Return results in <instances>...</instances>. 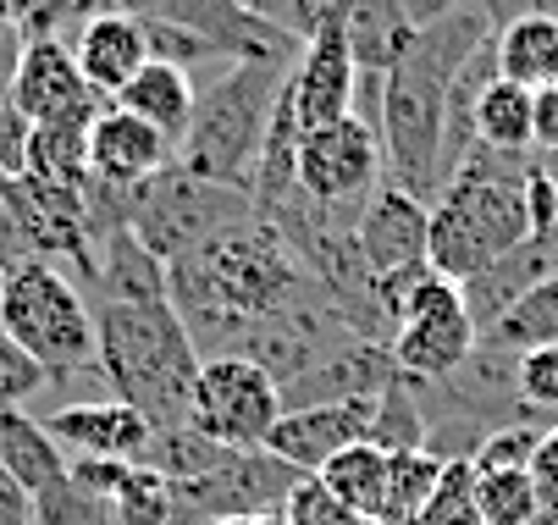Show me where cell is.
<instances>
[{
    "label": "cell",
    "instance_id": "obj_1",
    "mask_svg": "<svg viewBox=\"0 0 558 525\" xmlns=\"http://www.w3.org/2000/svg\"><path fill=\"white\" fill-rule=\"evenodd\" d=\"M310 288L315 282H310L299 249L260 210L167 266V305L178 310L199 359L238 354L255 321L282 316Z\"/></svg>",
    "mask_w": 558,
    "mask_h": 525
},
{
    "label": "cell",
    "instance_id": "obj_2",
    "mask_svg": "<svg viewBox=\"0 0 558 525\" xmlns=\"http://www.w3.org/2000/svg\"><path fill=\"white\" fill-rule=\"evenodd\" d=\"M498 34L487 0H453L442 17H432L415 45L387 66L381 106H376V138L387 183L415 199H437L448 188L442 178V127H448V89L464 72V61Z\"/></svg>",
    "mask_w": 558,
    "mask_h": 525
},
{
    "label": "cell",
    "instance_id": "obj_3",
    "mask_svg": "<svg viewBox=\"0 0 558 525\" xmlns=\"http://www.w3.org/2000/svg\"><path fill=\"white\" fill-rule=\"evenodd\" d=\"M525 167L531 156H498L482 144L453 167L448 188L432 199V228H426V266L437 277L470 282L493 260L531 244Z\"/></svg>",
    "mask_w": 558,
    "mask_h": 525
},
{
    "label": "cell",
    "instance_id": "obj_4",
    "mask_svg": "<svg viewBox=\"0 0 558 525\" xmlns=\"http://www.w3.org/2000/svg\"><path fill=\"white\" fill-rule=\"evenodd\" d=\"M95 365L111 399L138 410L149 431L189 426L205 359L172 305H95Z\"/></svg>",
    "mask_w": 558,
    "mask_h": 525
},
{
    "label": "cell",
    "instance_id": "obj_5",
    "mask_svg": "<svg viewBox=\"0 0 558 525\" xmlns=\"http://www.w3.org/2000/svg\"><path fill=\"white\" fill-rule=\"evenodd\" d=\"M288 72L293 61H232L221 78H210V89L194 106V127L178 149V167L199 183L250 194Z\"/></svg>",
    "mask_w": 558,
    "mask_h": 525
},
{
    "label": "cell",
    "instance_id": "obj_6",
    "mask_svg": "<svg viewBox=\"0 0 558 525\" xmlns=\"http://www.w3.org/2000/svg\"><path fill=\"white\" fill-rule=\"evenodd\" d=\"M0 327H7L50 382H100L95 365V305L84 298V288L72 282V271L50 266V260H28L12 271L7 288V310H0Z\"/></svg>",
    "mask_w": 558,
    "mask_h": 525
},
{
    "label": "cell",
    "instance_id": "obj_7",
    "mask_svg": "<svg viewBox=\"0 0 558 525\" xmlns=\"http://www.w3.org/2000/svg\"><path fill=\"white\" fill-rule=\"evenodd\" d=\"M387 183L381 138L371 122L343 117L332 127H315L299 138V188L327 233H354L360 210Z\"/></svg>",
    "mask_w": 558,
    "mask_h": 525
},
{
    "label": "cell",
    "instance_id": "obj_8",
    "mask_svg": "<svg viewBox=\"0 0 558 525\" xmlns=\"http://www.w3.org/2000/svg\"><path fill=\"white\" fill-rule=\"evenodd\" d=\"M255 216V199L238 194V188H221V183H199L189 178L178 161L149 178L138 188V205H133V233L161 255L167 266L183 260L189 249H199L205 239L238 228V221Z\"/></svg>",
    "mask_w": 558,
    "mask_h": 525
},
{
    "label": "cell",
    "instance_id": "obj_9",
    "mask_svg": "<svg viewBox=\"0 0 558 525\" xmlns=\"http://www.w3.org/2000/svg\"><path fill=\"white\" fill-rule=\"evenodd\" d=\"M282 420V388L244 354H221L199 365L189 399V426L216 448H266L271 426Z\"/></svg>",
    "mask_w": 558,
    "mask_h": 525
},
{
    "label": "cell",
    "instance_id": "obj_10",
    "mask_svg": "<svg viewBox=\"0 0 558 525\" xmlns=\"http://www.w3.org/2000/svg\"><path fill=\"white\" fill-rule=\"evenodd\" d=\"M122 12H133L138 23L194 34L232 61H299L304 50V39H293L255 7H238V0H122Z\"/></svg>",
    "mask_w": 558,
    "mask_h": 525
},
{
    "label": "cell",
    "instance_id": "obj_11",
    "mask_svg": "<svg viewBox=\"0 0 558 525\" xmlns=\"http://www.w3.org/2000/svg\"><path fill=\"white\" fill-rule=\"evenodd\" d=\"M343 343H354V332H349V321H343V310L332 305V298L322 293V288H310L299 305H288L282 316H271V321H255L250 327V338H244V359H255L266 377L288 393L293 382H304L315 365H327Z\"/></svg>",
    "mask_w": 558,
    "mask_h": 525
},
{
    "label": "cell",
    "instance_id": "obj_12",
    "mask_svg": "<svg viewBox=\"0 0 558 525\" xmlns=\"http://www.w3.org/2000/svg\"><path fill=\"white\" fill-rule=\"evenodd\" d=\"M354 89H360V61L349 45V0H343L304 39L282 100H288L299 133H315V127H332V122L354 117Z\"/></svg>",
    "mask_w": 558,
    "mask_h": 525
},
{
    "label": "cell",
    "instance_id": "obj_13",
    "mask_svg": "<svg viewBox=\"0 0 558 525\" xmlns=\"http://www.w3.org/2000/svg\"><path fill=\"white\" fill-rule=\"evenodd\" d=\"M299 487V471L282 465L266 448H227L221 465L183 492V503L210 525V520H266V514H282V498Z\"/></svg>",
    "mask_w": 558,
    "mask_h": 525
},
{
    "label": "cell",
    "instance_id": "obj_14",
    "mask_svg": "<svg viewBox=\"0 0 558 525\" xmlns=\"http://www.w3.org/2000/svg\"><path fill=\"white\" fill-rule=\"evenodd\" d=\"M12 106L28 122H95L111 100H100L84 84V72H77V61L61 39H23Z\"/></svg>",
    "mask_w": 558,
    "mask_h": 525
},
{
    "label": "cell",
    "instance_id": "obj_15",
    "mask_svg": "<svg viewBox=\"0 0 558 525\" xmlns=\"http://www.w3.org/2000/svg\"><path fill=\"white\" fill-rule=\"evenodd\" d=\"M376 426V399H349V404H310V410H282V420L266 437V454L293 465L299 476H322L343 448L371 442Z\"/></svg>",
    "mask_w": 558,
    "mask_h": 525
},
{
    "label": "cell",
    "instance_id": "obj_16",
    "mask_svg": "<svg viewBox=\"0 0 558 525\" xmlns=\"http://www.w3.org/2000/svg\"><path fill=\"white\" fill-rule=\"evenodd\" d=\"M45 431L50 442L61 448L66 460H122V465H138L144 448H149V420L117 399H72V404H56L45 415Z\"/></svg>",
    "mask_w": 558,
    "mask_h": 525
},
{
    "label": "cell",
    "instance_id": "obj_17",
    "mask_svg": "<svg viewBox=\"0 0 558 525\" xmlns=\"http://www.w3.org/2000/svg\"><path fill=\"white\" fill-rule=\"evenodd\" d=\"M426 228H432V205L381 183L354 221V249L371 277H392V271L426 260Z\"/></svg>",
    "mask_w": 558,
    "mask_h": 525
},
{
    "label": "cell",
    "instance_id": "obj_18",
    "mask_svg": "<svg viewBox=\"0 0 558 525\" xmlns=\"http://www.w3.org/2000/svg\"><path fill=\"white\" fill-rule=\"evenodd\" d=\"M178 161V149L155 133L149 122H138L133 111H122L117 100L89 122V178L111 183V188H144L149 178H161Z\"/></svg>",
    "mask_w": 558,
    "mask_h": 525
},
{
    "label": "cell",
    "instance_id": "obj_19",
    "mask_svg": "<svg viewBox=\"0 0 558 525\" xmlns=\"http://www.w3.org/2000/svg\"><path fill=\"white\" fill-rule=\"evenodd\" d=\"M72 61L84 72V84L100 95V100H117L149 61V39H144V23L133 12H100L89 17L84 28L72 34Z\"/></svg>",
    "mask_w": 558,
    "mask_h": 525
},
{
    "label": "cell",
    "instance_id": "obj_20",
    "mask_svg": "<svg viewBox=\"0 0 558 525\" xmlns=\"http://www.w3.org/2000/svg\"><path fill=\"white\" fill-rule=\"evenodd\" d=\"M404 370L392 365V349L381 343H343L327 365H315L304 382L282 393V410H310V404H349V399H381Z\"/></svg>",
    "mask_w": 558,
    "mask_h": 525
},
{
    "label": "cell",
    "instance_id": "obj_21",
    "mask_svg": "<svg viewBox=\"0 0 558 525\" xmlns=\"http://www.w3.org/2000/svg\"><path fill=\"white\" fill-rule=\"evenodd\" d=\"M553 271H558V239H531V244H520L514 255L493 260L482 277L459 282V293H464V316H470L475 338H482V332L514 305V298H525L536 282H547Z\"/></svg>",
    "mask_w": 558,
    "mask_h": 525
},
{
    "label": "cell",
    "instance_id": "obj_22",
    "mask_svg": "<svg viewBox=\"0 0 558 525\" xmlns=\"http://www.w3.org/2000/svg\"><path fill=\"white\" fill-rule=\"evenodd\" d=\"M95 305H167V260L155 255L133 228L111 233L95 249Z\"/></svg>",
    "mask_w": 558,
    "mask_h": 525
},
{
    "label": "cell",
    "instance_id": "obj_23",
    "mask_svg": "<svg viewBox=\"0 0 558 525\" xmlns=\"http://www.w3.org/2000/svg\"><path fill=\"white\" fill-rule=\"evenodd\" d=\"M117 106L133 111L138 122H149L172 149H183V138H189V127H194L199 89H194V78H189L178 61H155V56H149L144 72L117 95Z\"/></svg>",
    "mask_w": 558,
    "mask_h": 525
},
{
    "label": "cell",
    "instance_id": "obj_24",
    "mask_svg": "<svg viewBox=\"0 0 558 525\" xmlns=\"http://www.w3.org/2000/svg\"><path fill=\"white\" fill-rule=\"evenodd\" d=\"M493 61H498V78H509L531 95L558 84V17L553 12H514L493 34Z\"/></svg>",
    "mask_w": 558,
    "mask_h": 525
},
{
    "label": "cell",
    "instance_id": "obj_25",
    "mask_svg": "<svg viewBox=\"0 0 558 525\" xmlns=\"http://www.w3.org/2000/svg\"><path fill=\"white\" fill-rule=\"evenodd\" d=\"M0 471L28 498H39L56 481H66V454L50 442L45 420H34L28 410H0Z\"/></svg>",
    "mask_w": 558,
    "mask_h": 525
},
{
    "label": "cell",
    "instance_id": "obj_26",
    "mask_svg": "<svg viewBox=\"0 0 558 525\" xmlns=\"http://www.w3.org/2000/svg\"><path fill=\"white\" fill-rule=\"evenodd\" d=\"M23 178L39 188L84 194L89 188V122H34Z\"/></svg>",
    "mask_w": 558,
    "mask_h": 525
},
{
    "label": "cell",
    "instance_id": "obj_27",
    "mask_svg": "<svg viewBox=\"0 0 558 525\" xmlns=\"http://www.w3.org/2000/svg\"><path fill=\"white\" fill-rule=\"evenodd\" d=\"M475 144L482 149H498V156H536V95L509 84V78H493L482 95H475Z\"/></svg>",
    "mask_w": 558,
    "mask_h": 525
},
{
    "label": "cell",
    "instance_id": "obj_28",
    "mask_svg": "<svg viewBox=\"0 0 558 525\" xmlns=\"http://www.w3.org/2000/svg\"><path fill=\"white\" fill-rule=\"evenodd\" d=\"M487 354H504V359H520V354H531V349H547V343H558V282L547 277V282H536L525 298H514V305L475 338Z\"/></svg>",
    "mask_w": 558,
    "mask_h": 525
},
{
    "label": "cell",
    "instance_id": "obj_29",
    "mask_svg": "<svg viewBox=\"0 0 558 525\" xmlns=\"http://www.w3.org/2000/svg\"><path fill=\"white\" fill-rule=\"evenodd\" d=\"M338 503H349L360 520H371V525H381L387 520V454L376 442H354V448H343V454L315 476Z\"/></svg>",
    "mask_w": 558,
    "mask_h": 525
},
{
    "label": "cell",
    "instance_id": "obj_30",
    "mask_svg": "<svg viewBox=\"0 0 558 525\" xmlns=\"http://www.w3.org/2000/svg\"><path fill=\"white\" fill-rule=\"evenodd\" d=\"M442 465H448V460H437L432 448L387 454V520H381V525H410V520L432 503V492H437V481H442Z\"/></svg>",
    "mask_w": 558,
    "mask_h": 525
},
{
    "label": "cell",
    "instance_id": "obj_31",
    "mask_svg": "<svg viewBox=\"0 0 558 525\" xmlns=\"http://www.w3.org/2000/svg\"><path fill=\"white\" fill-rule=\"evenodd\" d=\"M410 525H482V514H475V465L470 460H448L432 503Z\"/></svg>",
    "mask_w": 558,
    "mask_h": 525
},
{
    "label": "cell",
    "instance_id": "obj_32",
    "mask_svg": "<svg viewBox=\"0 0 558 525\" xmlns=\"http://www.w3.org/2000/svg\"><path fill=\"white\" fill-rule=\"evenodd\" d=\"M45 388H50V377L39 370V359L0 327V410H28Z\"/></svg>",
    "mask_w": 558,
    "mask_h": 525
},
{
    "label": "cell",
    "instance_id": "obj_33",
    "mask_svg": "<svg viewBox=\"0 0 558 525\" xmlns=\"http://www.w3.org/2000/svg\"><path fill=\"white\" fill-rule=\"evenodd\" d=\"M514 399L525 415H558V343L520 354L514 365Z\"/></svg>",
    "mask_w": 558,
    "mask_h": 525
},
{
    "label": "cell",
    "instance_id": "obj_34",
    "mask_svg": "<svg viewBox=\"0 0 558 525\" xmlns=\"http://www.w3.org/2000/svg\"><path fill=\"white\" fill-rule=\"evenodd\" d=\"M542 437H547L542 426H531V420H509V426H498L482 448H475L470 465H475V476H493V471H525Z\"/></svg>",
    "mask_w": 558,
    "mask_h": 525
},
{
    "label": "cell",
    "instance_id": "obj_35",
    "mask_svg": "<svg viewBox=\"0 0 558 525\" xmlns=\"http://www.w3.org/2000/svg\"><path fill=\"white\" fill-rule=\"evenodd\" d=\"M282 525H371V520H360L349 503H338L315 476H299V487L282 498V514H277Z\"/></svg>",
    "mask_w": 558,
    "mask_h": 525
},
{
    "label": "cell",
    "instance_id": "obj_36",
    "mask_svg": "<svg viewBox=\"0 0 558 525\" xmlns=\"http://www.w3.org/2000/svg\"><path fill=\"white\" fill-rule=\"evenodd\" d=\"M525 216H531V239H558V172L547 156H531L525 167Z\"/></svg>",
    "mask_w": 558,
    "mask_h": 525
},
{
    "label": "cell",
    "instance_id": "obj_37",
    "mask_svg": "<svg viewBox=\"0 0 558 525\" xmlns=\"http://www.w3.org/2000/svg\"><path fill=\"white\" fill-rule=\"evenodd\" d=\"M536 156L558 161V84L536 89Z\"/></svg>",
    "mask_w": 558,
    "mask_h": 525
},
{
    "label": "cell",
    "instance_id": "obj_38",
    "mask_svg": "<svg viewBox=\"0 0 558 525\" xmlns=\"http://www.w3.org/2000/svg\"><path fill=\"white\" fill-rule=\"evenodd\" d=\"M0 28H23V0H0Z\"/></svg>",
    "mask_w": 558,
    "mask_h": 525
},
{
    "label": "cell",
    "instance_id": "obj_39",
    "mask_svg": "<svg viewBox=\"0 0 558 525\" xmlns=\"http://www.w3.org/2000/svg\"><path fill=\"white\" fill-rule=\"evenodd\" d=\"M7 288H12V271L0 266V310H7Z\"/></svg>",
    "mask_w": 558,
    "mask_h": 525
},
{
    "label": "cell",
    "instance_id": "obj_40",
    "mask_svg": "<svg viewBox=\"0 0 558 525\" xmlns=\"http://www.w3.org/2000/svg\"><path fill=\"white\" fill-rule=\"evenodd\" d=\"M238 7H255V12H260V0H238ZM260 17H266V12H260Z\"/></svg>",
    "mask_w": 558,
    "mask_h": 525
},
{
    "label": "cell",
    "instance_id": "obj_41",
    "mask_svg": "<svg viewBox=\"0 0 558 525\" xmlns=\"http://www.w3.org/2000/svg\"><path fill=\"white\" fill-rule=\"evenodd\" d=\"M553 282H558V271H553Z\"/></svg>",
    "mask_w": 558,
    "mask_h": 525
}]
</instances>
